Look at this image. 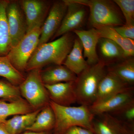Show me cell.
Wrapping results in <instances>:
<instances>
[{
	"label": "cell",
	"instance_id": "obj_1",
	"mask_svg": "<svg viewBox=\"0 0 134 134\" xmlns=\"http://www.w3.org/2000/svg\"><path fill=\"white\" fill-rule=\"evenodd\" d=\"M75 38L74 35L69 32L55 40L38 46L29 60L25 70L40 69L50 64L63 65L73 47Z\"/></svg>",
	"mask_w": 134,
	"mask_h": 134
},
{
	"label": "cell",
	"instance_id": "obj_2",
	"mask_svg": "<svg viewBox=\"0 0 134 134\" xmlns=\"http://www.w3.org/2000/svg\"><path fill=\"white\" fill-rule=\"evenodd\" d=\"M49 105L55 115L54 133L63 134L72 127L81 126L93 131L94 115L89 107L65 106L50 100Z\"/></svg>",
	"mask_w": 134,
	"mask_h": 134
},
{
	"label": "cell",
	"instance_id": "obj_3",
	"mask_svg": "<svg viewBox=\"0 0 134 134\" xmlns=\"http://www.w3.org/2000/svg\"><path fill=\"white\" fill-rule=\"evenodd\" d=\"M106 66L105 63L100 60L77 76L75 90L77 102L81 105L90 107L95 103L99 85L107 72Z\"/></svg>",
	"mask_w": 134,
	"mask_h": 134
},
{
	"label": "cell",
	"instance_id": "obj_4",
	"mask_svg": "<svg viewBox=\"0 0 134 134\" xmlns=\"http://www.w3.org/2000/svg\"><path fill=\"white\" fill-rule=\"evenodd\" d=\"M89 8V21L92 28L114 27L125 24L114 3L107 0H72Z\"/></svg>",
	"mask_w": 134,
	"mask_h": 134
},
{
	"label": "cell",
	"instance_id": "obj_5",
	"mask_svg": "<svg viewBox=\"0 0 134 134\" xmlns=\"http://www.w3.org/2000/svg\"><path fill=\"white\" fill-rule=\"evenodd\" d=\"M29 72L24 81L19 85V91L32 108L40 109L49 104V95L41 79L40 69L32 70Z\"/></svg>",
	"mask_w": 134,
	"mask_h": 134
},
{
	"label": "cell",
	"instance_id": "obj_6",
	"mask_svg": "<svg viewBox=\"0 0 134 134\" xmlns=\"http://www.w3.org/2000/svg\"><path fill=\"white\" fill-rule=\"evenodd\" d=\"M41 31V27H37L26 34L7 55L12 65L20 72L26 70L29 60L38 45Z\"/></svg>",
	"mask_w": 134,
	"mask_h": 134
},
{
	"label": "cell",
	"instance_id": "obj_7",
	"mask_svg": "<svg viewBox=\"0 0 134 134\" xmlns=\"http://www.w3.org/2000/svg\"><path fill=\"white\" fill-rule=\"evenodd\" d=\"M6 14L12 48L26 34V20L19 1H9L6 9Z\"/></svg>",
	"mask_w": 134,
	"mask_h": 134
},
{
	"label": "cell",
	"instance_id": "obj_8",
	"mask_svg": "<svg viewBox=\"0 0 134 134\" xmlns=\"http://www.w3.org/2000/svg\"><path fill=\"white\" fill-rule=\"evenodd\" d=\"M67 6L66 12L59 28L52 38H57L77 30H80L86 19V7L72 0H64Z\"/></svg>",
	"mask_w": 134,
	"mask_h": 134
},
{
	"label": "cell",
	"instance_id": "obj_9",
	"mask_svg": "<svg viewBox=\"0 0 134 134\" xmlns=\"http://www.w3.org/2000/svg\"><path fill=\"white\" fill-rule=\"evenodd\" d=\"M24 14L26 33L37 27H42L51 7L50 2L43 0L18 1Z\"/></svg>",
	"mask_w": 134,
	"mask_h": 134
},
{
	"label": "cell",
	"instance_id": "obj_10",
	"mask_svg": "<svg viewBox=\"0 0 134 134\" xmlns=\"http://www.w3.org/2000/svg\"><path fill=\"white\" fill-rule=\"evenodd\" d=\"M67 9V5L64 0L54 2L51 5L48 15L41 27L38 46L47 43L52 39L61 24Z\"/></svg>",
	"mask_w": 134,
	"mask_h": 134
},
{
	"label": "cell",
	"instance_id": "obj_11",
	"mask_svg": "<svg viewBox=\"0 0 134 134\" xmlns=\"http://www.w3.org/2000/svg\"><path fill=\"white\" fill-rule=\"evenodd\" d=\"M134 102L132 90L130 89L89 107L93 115H100L113 113Z\"/></svg>",
	"mask_w": 134,
	"mask_h": 134
},
{
	"label": "cell",
	"instance_id": "obj_12",
	"mask_svg": "<svg viewBox=\"0 0 134 134\" xmlns=\"http://www.w3.org/2000/svg\"><path fill=\"white\" fill-rule=\"evenodd\" d=\"M130 89V86L112 72L107 70L99 85L96 100L94 104L102 102Z\"/></svg>",
	"mask_w": 134,
	"mask_h": 134
},
{
	"label": "cell",
	"instance_id": "obj_13",
	"mask_svg": "<svg viewBox=\"0 0 134 134\" xmlns=\"http://www.w3.org/2000/svg\"><path fill=\"white\" fill-rule=\"evenodd\" d=\"M81 41L83 48V55L89 66L97 64L100 60L97 51L100 36L94 28L88 30H77L73 31Z\"/></svg>",
	"mask_w": 134,
	"mask_h": 134
},
{
	"label": "cell",
	"instance_id": "obj_14",
	"mask_svg": "<svg viewBox=\"0 0 134 134\" xmlns=\"http://www.w3.org/2000/svg\"><path fill=\"white\" fill-rule=\"evenodd\" d=\"M51 100L60 105L69 106L77 102L75 81L44 85Z\"/></svg>",
	"mask_w": 134,
	"mask_h": 134
},
{
	"label": "cell",
	"instance_id": "obj_15",
	"mask_svg": "<svg viewBox=\"0 0 134 134\" xmlns=\"http://www.w3.org/2000/svg\"><path fill=\"white\" fill-rule=\"evenodd\" d=\"M63 65L77 76L89 66L83 57L81 42L78 38H75L73 47L67 55Z\"/></svg>",
	"mask_w": 134,
	"mask_h": 134
},
{
	"label": "cell",
	"instance_id": "obj_16",
	"mask_svg": "<svg viewBox=\"0 0 134 134\" xmlns=\"http://www.w3.org/2000/svg\"><path fill=\"white\" fill-rule=\"evenodd\" d=\"M41 79L44 85L75 81L77 76L64 65H56L41 71Z\"/></svg>",
	"mask_w": 134,
	"mask_h": 134
},
{
	"label": "cell",
	"instance_id": "obj_17",
	"mask_svg": "<svg viewBox=\"0 0 134 134\" xmlns=\"http://www.w3.org/2000/svg\"><path fill=\"white\" fill-rule=\"evenodd\" d=\"M40 109L23 114L14 115L0 125L10 134H21L34 122Z\"/></svg>",
	"mask_w": 134,
	"mask_h": 134
},
{
	"label": "cell",
	"instance_id": "obj_18",
	"mask_svg": "<svg viewBox=\"0 0 134 134\" xmlns=\"http://www.w3.org/2000/svg\"><path fill=\"white\" fill-rule=\"evenodd\" d=\"M33 109L21 98L11 101L0 100V125L3 124L10 116L25 114L33 111Z\"/></svg>",
	"mask_w": 134,
	"mask_h": 134
},
{
	"label": "cell",
	"instance_id": "obj_19",
	"mask_svg": "<svg viewBox=\"0 0 134 134\" xmlns=\"http://www.w3.org/2000/svg\"><path fill=\"white\" fill-rule=\"evenodd\" d=\"M55 123V115L49 104L40 110L33 124L26 129V131L35 132H50L54 129Z\"/></svg>",
	"mask_w": 134,
	"mask_h": 134
},
{
	"label": "cell",
	"instance_id": "obj_20",
	"mask_svg": "<svg viewBox=\"0 0 134 134\" xmlns=\"http://www.w3.org/2000/svg\"><path fill=\"white\" fill-rule=\"evenodd\" d=\"M96 29L100 38L109 39L119 46L125 52L126 58L133 57L134 40L123 37L116 32L113 27H104Z\"/></svg>",
	"mask_w": 134,
	"mask_h": 134
},
{
	"label": "cell",
	"instance_id": "obj_21",
	"mask_svg": "<svg viewBox=\"0 0 134 134\" xmlns=\"http://www.w3.org/2000/svg\"><path fill=\"white\" fill-rule=\"evenodd\" d=\"M99 48L104 62L122 61L127 59L122 48L109 39L100 38L99 40Z\"/></svg>",
	"mask_w": 134,
	"mask_h": 134
},
{
	"label": "cell",
	"instance_id": "obj_22",
	"mask_svg": "<svg viewBox=\"0 0 134 134\" xmlns=\"http://www.w3.org/2000/svg\"><path fill=\"white\" fill-rule=\"evenodd\" d=\"M9 1L0 0V56H6L11 49L6 9Z\"/></svg>",
	"mask_w": 134,
	"mask_h": 134
},
{
	"label": "cell",
	"instance_id": "obj_23",
	"mask_svg": "<svg viewBox=\"0 0 134 134\" xmlns=\"http://www.w3.org/2000/svg\"><path fill=\"white\" fill-rule=\"evenodd\" d=\"M108 71L112 72L121 81L130 86L134 83V59H127L115 63L108 68Z\"/></svg>",
	"mask_w": 134,
	"mask_h": 134
},
{
	"label": "cell",
	"instance_id": "obj_24",
	"mask_svg": "<svg viewBox=\"0 0 134 134\" xmlns=\"http://www.w3.org/2000/svg\"><path fill=\"white\" fill-rule=\"evenodd\" d=\"M0 76L7 79L14 85H20L25 77L12 65L7 56H0Z\"/></svg>",
	"mask_w": 134,
	"mask_h": 134
},
{
	"label": "cell",
	"instance_id": "obj_25",
	"mask_svg": "<svg viewBox=\"0 0 134 134\" xmlns=\"http://www.w3.org/2000/svg\"><path fill=\"white\" fill-rule=\"evenodd\" d=\"M19 88L10 82L0 80V98L14 100L21 98Z\"/></svg>",
	"mask_w": 134,
	"mask_h": 134
},
{
	"label": "cell",
	"instance_id": "obj_26",
	"mask_svg": "<svg viewBox=\"0 0 134 134\" xmlns=\"http://www.w3.org/2000/svg\"><path fill=\"white\" fill-rule=\"evenodd\" d=\"M113 2L121 10L125 18V24H134V0H114Z\"/></svg>",
	"mask_w": 134,
	"mask_h": 134
},
{
	"label": "cell",
	"instance_id": "obj_27",
	"mask_svg": "<svg viewBox=\"0 0 134 134\" xmlns=\"http://www.w3.org/2000/svg\"><path fill=\"white\" fill-rule=\"evenodd\" d=\"M93 131L95 134H119L115 126L106 119L93 121Z\"/></svg>",
	"mask_w": 134,
	"mask_h": 134
},
{
	"label": "cell",
	"instance_id": "obj_28",
	"mask_svg": "<svg viewBox=\"0 0 134 134\" xmlns=\"http://www.w3.org/2000/svg\"><path fill=\"white\" fill-rule=\"evenodd\" d=\"M112 114L121 118L127 124L132 125L134 121V102Z\"/></svg>",
	"mask_w": 134,
	"mask_h": 134
},
{
	"label": "cell",
	"instance_id": "obj_29",
	"mask_svg": "<svg viewBox=\"0 0 134 134\" xmlns=\"http://www.w3.org/2000/svg\"><path fill=\"white\" fill-rule=\"evenodd\" d=\"M113 28L117 32L123 37L134 40V24H125Z\"/></svg>",
	"mask_w": 134,
	"mask_h": 134
},
{
	"label": "cell",
	"instance_id": "obj_30",
	"mask_svg": "<svg viewBox=\"0 0 134 134\" xmlns=\"http://www.w3.org/2000/svg\"><path fill=\"white\" fill-rule=\"evenodd\" d=\"M63 134H95L91 130L81 126H75L70 128Z\"/></svg>",
	"mask_w": 134,
	"mask_h": 134
},
{
	"label": "cell",
	"instance_id": "obj_31",
	"mask_svg": "<svg viewBox=\"0 0 134 134\" xmlns=\"http://www.w3.org/2000/svg\"><path fill=\"white\" fill-rule=\"evenodd\" d=\"M21 134H52L50 132H35L30 131H25Z\"/></svg>",
	"mask_w": 134,
	"mask_h": 134
},
{
	"label": "cell",
	"instance_id": "obj_32",
	"mask_svg": "<svg viewBox=\"0 0 134 134\" xmlns=\"http://www.w3.org/2000/svg\"><path fill=\"white\" fill-rule=\"evenodd\" d=\"M0 134H10L2 126H0Z\"/></svg>",
	"mask_w": 134,
	"mask_h": 134
},
{
	"label": "cell",
	"instance_id": "obj_33",
	"mask_svg": "<svg viewBox=\"0 0 134 134\" xmlns=\"http://www.w3.org/2000/svg\"><path fill=\"white\" fill-rule=\"evenodd\" d=\"M53 134H59L56 133H54Z\"/></svg>",
	"mask_w": 134,
	"mask_h": 134
}]
</instances>
